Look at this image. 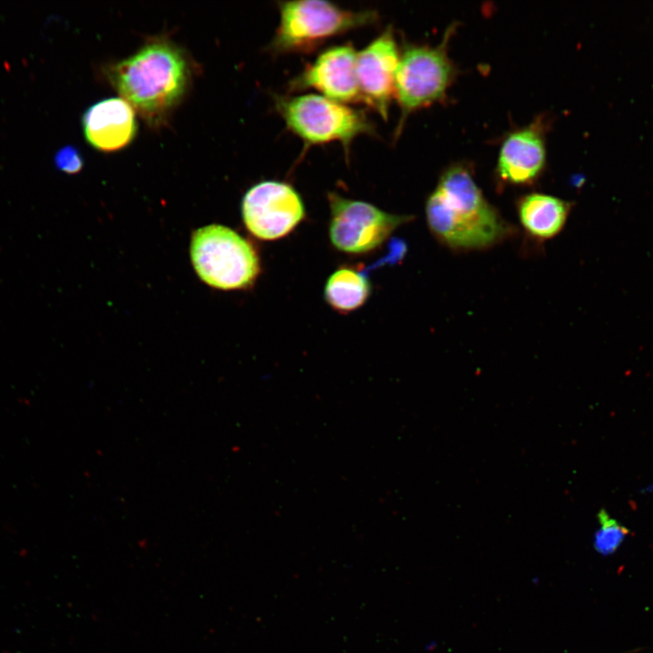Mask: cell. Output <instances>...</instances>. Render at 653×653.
Returning a JSON list of instances; mask_svg holds the SVG:
<instances>
[{
	"label": "cell",
	"instance_id": "obj_5",
	"mask_svg": "<svg viewBox=\"0 0 653 653\" xmlns=\"http://www.w3.org/2000/svg\"><path fill=\"white\" fill-rule=\"evenodd\" d=\"M455 30L456 23L451 24L434 46L403 45L395 83L394 98L400 109L395 137L412 113L444 100L457 74L456 65L448 54V44Z\"/></svg>",
	"mask_w": 653,
	"mask_h": 653
},
{
	"label": "cell",
	"instance_id": "obj_1",
	"mask_svg": "<svg viewBox=\"0 0 653 653\" xmlns=\"http://www.w3.org/2000/svg\"><path fill=\"white\" fill-rule=\"evenodd\" d=\"M424 211L435 239L454 251L487 249L515 231L486 200L464 162L443 170Z\"/></svg>",
	"mask_w": 653,
	"mask_h": 653
},
{
	"label": "cell",
	"instance_id": "obj_7",
	"mask_svg": "<svg viewBox=\"0 0 653 653\" xmlns=\"http://www.w3.org/2000/svg\"><path fill=\"white\" fill-rule=\"evenodd\" d=\"M327 200L330 242L346 254L361 255L375 250L398 227L413 219V216L392 214L371 203L346 199L336 192H329Z\"/></svg>",
	"mask_w": 653,
	"mask_h": 653
},
{
	"label": "cell",
	"instance_id": "obj_10",
	"mask_svg": "<svg viewBox=\"0 0 653 653\" xmlns=\"http://www.w3.org/2000/svg\"><path fill=\"white\" fill-rule=\"evenodd\" d=\"M356 54L350 43L326 48L289 81L288 92L313 89L341 103L361 102L356 75Z\"/></svg>",
	"mask_w": 653,
	"mask_h": 653
},
{
	"label": "cell",
	"instance_id": "obj_9",
	"mask_svg": "<svg viewBox=\"0 0 653 653\" xmlns=\"http://www.w3.org/2000/svg\"><path fill=\"white\" fill-rule=\"evenodd\" d=\"M401 51L392 26H387L356 54V75L361 102L383 120L388 119L395 97V75Z\"/></svg>",
	"mask_w": 653,
	"mask_h": 653
},
{
	"label": "cell",
	"instance_id": "obj_11",
	"mask_svg": "<svg viewBox=\"0 0 653 653\" xmlns=\"http://www.w3.org/2000/svg\"><path fill=\"white\" fill-rule=\"evenodd\" d=\"M547 122L536 117L503 139L495 169L502 185L530 186L537 181L546 166Z\"/></svg>",
	"mask_w": 653,
	"mask_h": 653
},
{
	"label": "cell",
	"instance_id": "obj_13",
	"mask_svg": "<svg viewBox=\"0 0 653 653\" xmlns=\"http://www.w3.org/2000/svg\"><path fill=\"white\" fill-rule=\"evenodd\" d=\"M571 208L572 202L540 192L522 195L516 202L521 225L539 241L551 239L563 229Z\"/></svg>",
	"mask_w": 653,
	"mask_h": 653
},
{
	"label": "cell",
	"instance_id": "obj_16",
	"mask_svg": "<svg viewBox=\"0 0 653 653\" xmlns=\"http://www.w3.org/2000/svg\"><path fill=\"white\" fill-rule=\"evenodd\" d=\"M54 164L58 170L67 174L79 172L83 166L81 152L74 146H64L54 155Z\"/></svg>",
	"mask_w": 653,
	"mask_h": 653
},
{
	"label": "cell",
	"instance_id": "obj_6",
	"mask_svg": "<svg viewBox=\"0 0 653 653\" xmlns=\"http://www.w3.org/2000/svg\"><path fill=\"white\" fill-rule=\"evenodd\" d=\"M190 256L199 277L219 289H243L251 286L260 271L253 246L234 230L210 225L196 230Z\"/></svg>",
	"mask_w": 653,
	"mask_h": 653
},
{
	"label": "cell",
	"instance_id": "obj_3",
	"mask_svg": "<svg viewBox=\"0 0 653 653\" xmlns=\"http://www.w3.org/2000/svg\"><path fill=\"white\" fill-rule=\"evenodd\" d=\"M278 7V24L268 44L274 55L308 54L336 36L379 21L375 10H349L322 0L282 1Z\"/></svg>",
	"mask_w": 653,
	"mask_h": 653
},
{
	"label": "cell",
	"instance_id": "obj_12",
	"mask_svg": "<svg viewBox=\"0 0 653 653\" xmlns=\"http://www.w3.org/2000/svg\"><path fill=\"white\" fill-rule=\"evenodd\" d=\"M82 126L87 142L104 152L124 148L137 133L134 109L118 97L91 105L83 114Z\"/></svg>",
	"mask_w": 653,
	"mask_h": 653
},
{
	"label": "cell",
	"instance_id": "obj_8",
	"mask_svg": "<svg viewBox=\"0 0 653 653\" xmlns=\"http://www.w3.org/2000/svg\"><path fill=\"white\" fill-rule=\"evenodd\" d=\"M241 212L248 230L262 240H276L289 234L305 218L304 201L289 183L262 180L245 193Z\"/></svg>",
	"mask_w": 653,
	"mask_h": 653
},
{
	"label": "cell",
	"instance_id": "obj_15",
	"mask_svg": "<svg viewBox=\"0 0 653 653\" xmlns=\"http://www.w3.org/2000/svg\"><path fill=\"white\" fill-rule=\"evenodd\" d=\"M598 519L599 528L595 533L594 547L600 554L609 555L618 550L629 531L605 510H600Z\"/></svg>",
	"mask_w": 653,
	"mask_h": 653
},
{
	"label": "cell",
	"instance_id": "obj_4",
	"mask_svg": "<svg viewBox=\"0 0 653 653\" xmlns=\"http://www.w3.org/2000/svg\"><path fill=\"white\" fill-rule=\"evenodd\" d=\"M274 103L288 130L307 147L336 141L348 153L356 137L376 135L375 125L363 111L320 94H276Z\"/></svg>",
	"mask_w": 653,
	"mask_h": 653
},
{
	"label": "cell",
	"instance_id": "obj_14",
	"mask_svg": "<svg viewBox=\"0 0 653 653\" xmlns=\"http://www.w3.org/2000/svg\"><path fill=\"white\" fill-rule=\"evenodd\" d=\"M371 293V284L363 270L346 266L335 270L327 278L324 297L336 311L348 313L362 307Z\"/></svg>",
	"mask_w": 653,
	"mask_h": 653
},
{
	"label": "cell",
	"instance_id": "obj_2",
	"mask_svg": "<svg viewBox=\"0 0 653 653\" xmlns=\"http://www.w3.org/2000/svg\"><path fill=\"white\" fill-rule=\"evenodd\" d=\"M108 75L121 98L149 124L157 126L181 101L191 72L179 46L155 39L112 65Z\"/></svg>",
	"mask_w": 653,
	"mask_h": 653
}]
</instances>
